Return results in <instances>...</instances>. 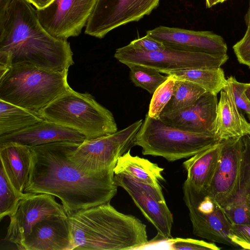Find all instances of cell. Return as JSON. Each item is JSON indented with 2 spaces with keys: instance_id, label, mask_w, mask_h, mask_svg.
Wrapping results in <instances>:
<instances>
[{
  "instance_id": "6da1fadb",
  "label": "cell",
  "mask_w": 250,
  "mask_h": 250,
  "mask_svg": "<svg viewBox=\"0 0 250 250\" xmlns=\"http://www.w3.org/2000/svg\"><path fill=\"white\" fill-rule=\"evenodd\" d=\"M81 143L59 141L31 147V166L24 192L58 197L67 215L110 203L117 191L114 172L90 176L78 167L69 157Z\"/></svg>"
},
{
  "instance_id": "7a4b0ae2",
  "label": "cell",
  "mask_w": 250,
  "mask_h": 250,
  "mask_svg": "<svg viewBox=\"0 0 250 250\" xmlns=\"http://www.w3.org/2000/svg\"><path fill=\"white\" fill-rule=\"evenodd\" d=\"M73 55L67 40L43 28L26 0H0V69L27 65L61 72L74 64Z\"/></svg>"
},
{
  "instance_id": "3957f363",
  "label": "cell",
  "mask_w": 250,
  "mask_h": 250,
  "mask_svg": "<svg viewBox=\"0 0 250 250\" xmlns=\"http://www.w3.org/2000/svg\"><path fill=\"white\" fill-rule=\"evenodd\" d=\"M67 216L73 250H132L148 242L146 225L134 216L118 211L110 203Z\"/></svg>"
},
{
  "instance_id": "277c9868",
  "label": "cell",
  "mask_w": 250,
  "mask_h": 250,
  "mask_svg": "<svg viewBox=\"0 0 250 250\" xmlns=\"http://www.w3.org/2000/svg\"><path fill=\"white\" fill-rule=\"evenodd\" d=\"M68 71H53L27 65L0 69V100L40 114L70 87Z\"/></svg>"
},
{
  "instance_id": "5b68a950",
  "label": "cell",
  "mask_w": 250,
  "mask_h": 250,
  "mask_svg": "<svg viewBox=\"0 0 250 250\" xmlns=\"http://www.w3.org/2000/svg\"><path fill=\"white\" fill-rule=\"evenodd\" d=\"M46 120L75 130L87 140L108 135L118 131L112 113L90 94L69 87L40 113Z\"/></svg>"
},
{
  "instance_id": "8992f818",
  "label": "cell",
  "mask_w": 250,
  "mask_h": 250,
  "mask_svg": "<svg viewBox=\"0 0 250 250\" xmlns=\"http://www.w3.org/2000/svg\"><path fill=\"white\" fill-rule=\"evenodd\" d=\"M218 142L215 135L181 130L147 113L133 144L142 148L143 155L160 156L173 162L190 158Z\"/></svg>"
},
{
  "instance_id": "52a82bcc",
  "label": "cell",
  "mask_w": 250,
  "mask_h": 250,
  "mask_svg": "<svg viewBox=\"0 0 250 250\" xmlns=\"http://www.w3.org/2000/svg\"><path fill=\"white\" fill-rule=\"evenodd\" d=\"M143 121H137L111 134L85 140L70 155L71 161L87 175L103 176L114 172L119 158L133 146Z\"/></svg>"
},
{
  "instance_id": "ba28073f",
  "label": "cell",
  "mask_w": 250,
  "mask_h": 250,
  "mask_svg": "<svg viewBox=\"0 0 250 250\" xmlns=\"http://www.w3.org/2000/svg\"><path fill=\"white\" fill-rule=\"evenodd\" d=\"M114 57L125 65H143L162 73L189 68H219L229 59L227 54L189 52L166 46L163 50L146 51L133 48L129 44L117 49Z\"/></svg>"
},
{
  "instance_id": "9c48e42d",
  "label": "cell",
  "mask_w": 250,
  "mask_h": 250,
  "mask_svg": "<svg viewBox=\"0 0 250 250\" xmlns=\"http://www.w3.org/2000/svg\"><path fill=\"white\" fill-rule=\"evenodd\" d=\"M183 191L193 233L211 242L234 246L230 239L232 223L225 209L213 197L193 191L185 182Z\"/></svg>"
},
{
  "instance_id": "30bf717a",
  "label": "cell",
  "mask_w": 250,
  "mask_h": 250,
  "mask_svg": "<svg viewBox=\"0 0 250 250\" xmlns=\"http://www.w3.org/2000/svg\"><path fill=\"white\" fill-rule=\"evenodd\" d=\"M160 0H97L85 33L102 39L110 31L150 14Z\"/></svg>"
},
{
  "instance_id": "8fae6325",
  "label": "cell",
  "mask_w": 250,
  "mask_h": 250,
  "mask_svg": "<svg viewBox=\"0 0 250 250\" xmlns=\"http://www.w3.org/2000/svg\"><path fill=\"white\" fill-rule=\"evenodd\" d=\"M97 0H54L36 9L43 28L56 39L67 40L79 36L92 13Z\"/></svg>"
},
{
  "instance_id": "7c38bea8",
  "label": "cell",
  "mask_w": 250,
  "mask_h": 250,
  "mask_svg": "<svg viewBox=\"0 0 250 250\" xmlns=\"http://www.w3.org/2000/svg\"><path fill=\"white\" fill-rule=\"evenodd\" d=\"M66 215L63 206L55 200L54 196L26 192L15 213L9 217L10 223L4 240L22 250L25 238L37 223L52 216Z\"/></svg>"
},
{
  "instance_id": "4fadbf2b",
  "label": "cell",
  "mask_w": 250,
  "mask_h": 250,
  "mask_svg": "<svg viewBox=\"0 0 250 250\" xmlns=\"http://www.w3.org/2000/svg\"><path fill=\"white\" fill-rule=\"evenodd\" d=\"M114 180L117 187L128 193L143 215L155 227L158 235L167 240L171 238L173 215L162 189L140 183L123 174H114Z\"/></svg>"
},
{
  "instance_id": "5bb4252c",
  "label": "cell",
  "mask_w": 250,
  "mask_h": 250,
  "mask_svg": "<svg viewBox=\"0 0 250 250\" xmlns=\"http://www.w3.org/2000/svg\"><path fill=\"white\" fill-rule=\"evenodd\" d=\"M218 165L206 193L223 208L237 192L244 149L243 137L222 141Z\"/></svg>"
},
{
  "instance_id": "9a60e30c",
  "label": "cell",
  "mask_w": 250,
  "mask_h": 250,
  "mask_svg": "<svg viewBox=\"0 0 250 250\" xmlns=\"http://www.w3.org/2000/svg\"><path fill=\"white\" fill-rule=\"evenodd\" d=\"M146 35L177 50L215 54H227L228 50L223 38L210 31L159 26L147 31Z\"/></svg>"
},
{
  "instance_id": "2e32d148",
  "label": "cell",
  "mask_w": 250,
  "mask_h": 250,
  "mask_svg": "<svg viewBox=\"0 0 250 250\" xmlns=\"http://www.w3.org/2000/svg\"><path fill=\"white\" fill-rule=\"evenodd\" d=\"M218 102L216 95L206 92L191 106L161 114L159 119L166 124L181 130L215 135Z\"/></svg>"
},
{
  "instance_id": "e0dca14e",
  "label": "cell",
  "mask_w": 250,
  "mask_h": 250,
  "mask_svg": "<svg viewBox=\"0 0 250 250\" xmlns=\"http://www.w3.org/2000/svg\"><path fill=\"white\" fill-rule=\"evenodd\" d=\"M73 247L67 215L52 216L33 227L22 250H73Z\"/></svg>"
},
{
  "instance_id": "ac0fdd59",
  "label": "cell",
  "mask_w": 250,
  "mask_h": 250,
  "mask_svg": "<svg viewBox=\"0 0 250 250\" xmlns=\"http://www.w3.org/2000/svg\"><path fill=\"white\" fill-rule=\"evenodd\" d=\"M85 140L78 131L44 119L18 132L0 136V143L12 142L30 147L59 141L82 143Z\"/></svg>"
},
{
  "instance_id": "d6986e66",
  "label": "cell",
  "mask_w": 250,
  "mask_h": 250,
  "mask_svg": "<svg viewBox=\"0 0 250 250\" xmlns=\"http://www.w3.org/2000/svg\"><path fill=\"white\" fill-rule=\"evenodd\" d=\"M215 134L219 142L247 134L250 135V123L237 106L231 84L228 81L226 86L220 91Z\"/></svg>"
},
{
  "instance_id": "ffe728a7",
  "label": "cell",
  "mask_w": 250,
  "mask_h": 250,
  "mask_svg": "<svg viewBox=\"0 0 250 250\" xmlns=\"http://www.w3.org/2000/svg\"><path fill=\"white\" fill-rule=\"evenodd\" d=\"M31 147L12 142L0 143V164L13 186L20 193L28 180L32 162Z\"/></svg>"
},
{
  "instance_id": "44dd1931",
  "label": "cell",
  "mask_w": 250,
  "mask_h": 250,
  "mask_svg": "<svg viewBox=\"0 0 250 250\" xmlns=\"http://www.w3.org/2000/svg\"><path fill=\"white\" fill-rule=\"evenodd\" d=\"M220 149L219 142L184 162L187 172L184 182L194 192L206 193L218 165Z\"/></svg>"
},
{
  "instance_id": "7402d4cb",
  "label": "cell",
  "mask_w": 250,
  "mask_h": 250,
  "mask_svg": "<svg viewBox=\"0 0 250 250\" xmlns=\"http://www.w3.org/2000/svg\"><path fill=\"white\" fill-rule=\"evenodd\" d=\"M129 149L120 156L114 169V174L127 176L136 181L162 189L160 182L164 181L162 175L164 168L147 159L132 156Z\"/></svg>"
},
{
  "instance_id": "603a6c76",
  "label": "cell",
  "mask_w": 250,
  "mask_h": 250,
  "mask_svg": "<svg viewBox=\"0 0 250 250\" xmlns=\"http://www.w3.org/2000/svg\"><path fill=\"white\" fill-rule=\"evenodd\" d=\"M175 79L195 83L207 92L217 95L226 86L228 81L223 69L215 68H189L166 71L164 73Z\"/></svg>"
},
{
  "instance_id": "cb8c5ba5",
  "label": "cell",
  "mask_w": 250,
  "mask_h": 250,
  "mask_svg": "<svg viewBox=\"0 0 250 250\" xmlns=\"http://www.w3.org/2000/svg\"><path fill=\"white\" fill-rule=\"evenodd\" d=\"M43 120L39 114L0 100V136L18 132Z\"/></svg>"
},
{
  "instance_id": "d4e9b609",
  "label": "cell",
  "mask_w": 250,
  "mask_h": 250,
  "mask_svg": "<svg viewBox=\"0 0 250 250\" xmlns=\"http://www.w3.org/2000/svg\"><path fill=\"white\" fill-rule=\"evenodd\" d=\"M206 92L204 88L195 83L175 79L172 97L161 114L190 107Z\"/></svg>"
},
{
  "instance_id": "484cf974",
  "label": "cell",
  "mask_w": 250,
  "mask_h": 250,
  "mask_svg": "<svg viewBox=\"0 0 250 250\" xmlns=\"http://www.w3.org/2000/svg\"><path fill=\"white\" fill-rule=\"evenodd\" d=\"M126 65L129 68V76L133 83L152 94L168 78L167 76H164L159 71L148 66L138 64Z\"/></svg>"
},
{
  "instance_id": "4316f807",
  "label": "cell",
  "mask_w": 250,
  "mask_h": 250,
  "mask_svg": "<svg viewBox=\"0 0 250 250\" xmlns=\"http://www.w3.org/2000/svg\"><path fill=\"white\" fill-rule=\"evenodd\" d=\"M26 193H20L10 181L5 170L0 167V220L5 216L13 215L16 212L20 201Z\"/></svg>"
},
{
  "instance_id": "83f0119b",
  "label": "cell",
  "mask_w": 250,
  "mask_h": 250,
  "mask_svg": "<svg viewBox=\"0 0 250 250\" xmlns=\"http://www.w3.org/2000/svg\"><path fill=\"white\" fill-rule=\"evenodd\" d=\"M244 149L237 192L231 202L225 208L247 201L250 192V135L243 136Z\"/></svg>"
},
{
  "instance_id": "f1b7e54d",
  "label": "cell",
  "mask_w": 250,
  "mask_h": 250,
  "mask_svg": "<svg viewBox=\"0 0 250 250\" xmlns=\"http://www.w3.org/2000/svg\"><path fill=\"white\" fill-rule=\"evenodd\" d=\"M167 76V80L153 94L147 113L151 118L159 119L172 97L175 79L171 75Z\"/></svg>"
},
{
  "instance_id": "f546056e",
  "label": "cell",
  "mask_w": 250,
  "mask_h": 250,
  "mask_svg": "<svg viewBox=\"0 0 250 250\" xmlns=\"http://www.w3.org/2000/svg\"><path fill=\"white\" fill-rule=\"evenodd\" d=\"M168 240L170 242L171 249L175 250H219L221 249L213 242L192 238H171Z\"/></svg>"
},
{
  "instance_id": "4dcf8cb0",
  "label": "cell",
  "mask_w": 250,
  "mask_h": 250,
  "mask_svg": "<svg viewBox=\"0 0 250 250\" xmlns=\"http://www.w3.org/2000/svg\"><path fill=\"white\" fill-rule=\"evenodd\" d=\"M232 224H250V201L248 200L224 208Z\"/></svg>"
},
{
  "instance_id": "1f68e13d",
  "label": "cell",
  "mask_w": 250,
  "mask_h": 250,
  "mask_svg": "<svg viewBox=\"0 0 250 250\" xmlns=\"http://www.w3.org/2000/svg\"><path fill=\"white\" fill-rule=\"evenodd\" d=\"M230 83L236 104L241 111H244L250 120V100L245 94V90L249 83L238 82L235 77L230 76L227 79Z\"/></svg>"
},
{
  "instance_id": "d6a6232c",
  "label": "cell",
  "mask_w": 250,
  "mask_h": 250,
  "mask_svg": "<svg viewBox=\"0 0 250 250\" xmlns=\"http://www.w3.org/2000/svg\"><path fill=\"white\" fill-rule=\"evenodd\" d=\"M230 239L234 246L250 250V224H232Z\"/></svg>"
},
{
  "instance_id": "836d02e7",
  "label": "cell",
  "mask_w": 250,
  "mask_h": 250,
  "mask_svg": "<svg viewBox=\"0 0 250 250\" xmlns=\"http://www.w3.org/2000/svg\"><path fill=\"white\" fill-rule=\"evenodd\" d=\"M234 52L239 63L250 68V26L244 37L233 46Z\"/></svg>"
},
{
  "instance_id": "e575fe53",
  "label": "cell",
  "mask_w": 250,
  "mask_h": 250,
  "mask_svg": "<svg viewBox=\"0 0 250 250\" xmlns=\"http://www.w3.org/2000/svg\"><path fill=\"white\" fill-rule=\"evenodd\" d=\"M128 44L133 48L146 51H158L166 48L162 42L147 35L132 41Z\"/></svg>"
},
{
  "instance_id": "d590c367",
  "label": "cell",
  "mask_w": 250,
  "mask_h": 250,
  "mask_svg": "<svg viewBox=\"0 0 250 250\" xmlns=\"http://www.w3.org/2000/svg\"><path fill=\"white\" fill-rule=\"evenodd\" d=\"M28 2L33 5L36 9H43L54 0H26Z\"/></svg>"
},
{
  "instance_id": "8d00e7d4",
  "label": "cell",
  "mask_w": 250,
  "mask_h": 250,
  "mask_svg": "<svg viewBox=\"0 0 250 250\" xmlns=\"http://www.w3.org/2000/svg\"><path fill=\"white\" fill-rule=\"evenodd\" d=\"M218 3H219V0H206V7L207 8H210Z\"/></svg>"
},
{
  "instance_id": "74e56055",
  "label": "cell",
  "mask_w": 250,
  "mask_h": 250,
  "mask_svg": "<svg viewBox=\"0 0 250 250\" xmlns=\"http://www.w3.org/2000/svg\"><path fill=\"white\" fill-rule=\"evenodd\" d=\"M245 21L247 27L250 26V0L249 7L245 16Z\"/></svg>"
},
{
  "instance_id": "f35d334b",
  "label": "cell",
  "mask_w": 250,
  "mask_h": 250,
  "mask_svg": "<svg viewBox=\"0 0 250 250\" xmlns=\"http://www.w3.org/2000/svg\"><path fill=\"white\" fill-rule=\"evenodd\" d=\"M245 93L247 97L250 100V83H249L247 88L246 89Z\"/></svg>"
},
{
  "instance_id": "ab89813d",
  "label": "cell",
  "mask_w": 250,
  "mask_h": 250,
  "mask_svg": "<svg viewBox=\"0 0 250 250\" xmlns=\"http://www.w3.org/2000/svg\"><path fill=\"white\" fill-rule=\"evenodd\" d=\"M247 199L250 201V193L248 194V196H247Z\"/></svg>"
},
{
  "instance_id": "60d3db41",
  "label": "cell",
  "mask_w": 250,
  "mask_h": 250,
  "mask_svg": "<svg viewBox=\"0 0 250 250\" xmlns=\"http://www.w3.org/2000/svg\"><path fill=\"white\" fill-rule=\"evenodd\" d=\"M226 0H219V3H222L226 1Z\"/></svg>"
}]
</instances>
